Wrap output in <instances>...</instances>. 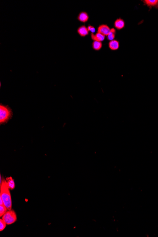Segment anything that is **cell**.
<instances>
[{
    "label": "cell",
    "mask_w": 158,
    "mask_h": 237,
    "mask_svg": "<svg viewBox=\"0 0 158 237\" xmlns=\"http://www.w3.org/2000/svg\"><path fill=\"white\" fill-rule=\"evenodd\" d=\"M6 225H7V224L4 222V220L3 219L0 220V231L1 232L4 230V229L5 228Z\"/></svg>",
    "instance_id": "cell-15"
},
{
    "label": "cell",
    "mask_w": 158,
    "mask_h": 237,
    "mask_svg": "<svg viewBox=\"0 0 158 237\" xmlns=\"http://www.w3.org/2000/svg\"><path fill=\"white\" fill-rule=\"evenodd\" d=\"M87 28L89 30V31L90 32H91V33L94 34L95 32L96 29L93 26H91V25H89V26H88Z\"/></svg>",
    "instance_id": "cell-16"
},
{
    "label": "cell",
    "mask_w": 158,
    "mask_h": 237,
    "mask_svg": "<svg viewBox=\"0 0 158 237\" xmlns=\"http://www.w3.org/2000/svg\"><path fill=\"white\" fill-rule=\"evenodd\" d=\"M8 210L7 209V207H6L4 204L0 206V216L1 217H2L3 215L7 212Z\"/></svg>",
    "instance_id": "cell-14"
},
{
    "label": "cell",
    "mask_w": 158,
    "mask_h": 237,
    "mask_svg": "<svg viewBox=\"0 0 158 237\" xmlns=\"http://www.w3.org/2000/svg\"><path fill=\"white\" fill-rule=\"evenodd\" d=\"M116 30L114 28H112L111 29V31L110 33L106 37H107V40L109 41H111L113 40H114L115 38V35H116Z\"/></svg>",
    "instance_id": "cell-12"
},
{
    "label": "cell",
    "mask_w": 158,
    "mask_h": 237,
    "mask_svg": "<svg viewBox=\"0 0 158 237\" xmlns=\"http://www.w3.org/2000/svg\"><path fill=\"white\" fill-rule=\"evenodd\" d=\"M9 190L10 189L7 185V181L3 180L1 183L0 198L3 199L4 205L7 207V209L11 210L12 207V201Z\"/></svg>",
    "instance_id": "cell-1"
},
{
    "label": "cell",
    "mask_w": 158,
    "mask_h": 237,
    "mask_svg": "<svg viewBox=\"0 0 158 237\" xmlns=\"http://www.w3.org/2000/svg\"><path fill=\"white\" fill-rule=\"evenodd\" d=\"M77 19L78 21L82 23H85L87 22L89 19V16L88 14L85 11H82L79 14Z\"/></svg>",
    "instance_id": "cell-6"
},
{
    "label": "cell",
    "mask_w": 158,
    "mask_h": 237,
    "mask_svg": "<svg viewBox=\"0 0 158 237\" xmlns=\"http://www.w3.org/2000/svg\"><path fill=\"white\" fill-rule=\"evenodd\" d=\"M7 185H8L9 188L10 189H13L15 188V183L12 177H10L7 179Z\"/></svg>",
    "instance_id": "cell-13"
},
{
    "label": "cell",
    "mask_w": 158,
    "mask_h": 237,
    "mask_svg": "<svg viewBox=\"0 0 158 237\" xmlns=\"http://www.w3.org/2000/svg\"><path fill=\"white\" fill-rule=\"evenodd\" d=\"M12 116L11 109L9 106H4L2 104L0 105V123L1 124L6 123L10 119Z\"/></svg>",
    "instance_id": "cell-2"
},
{
    "label": "cell",
    "mask_w": 158,
    "mask_h": 237,
    "mask_svg": "<svg viewBox=\"0 0 158 237\" xmlns=\"http://www.w3.org/2000/svg\"><path fill=\"white\" fill-rule=\"evenodd\" d=\"M108 47L111 50H117L119 48V42L117 40H113L109 41Z\"/></svg>",
    "instance_id": "cell-9"
},
{
    "label": "cell",
    "mask_w": 158,
    "mask_h": 237,
    "mask_svg": "<svg viewBox=\"0 0 158 237\" xmlns=\"http://www.w3.org/2000/svg\"><path fill=\"white\" fill-rule=\"evenodd\" d=\"M4 203L3 202V199H1V198H0V206L1 205H3Z\"/></svg>",
    "instance_id": "cell-17"
},
{
    "label": "cell",
    "mask_w": 158,
    "mask_h": 237,
    "mask_svg": "<svg viewBox=\"0 0 158 237\" xmlns=\"http://www.w3.org/2000/svg\"><path fill=\"white\" fill-rule=\"evenodd\" d=\"M2 219L6 223L7 225H11L16 221V214L13 210H8L7 212L3 215Z\"/></svg>",
    "instance_id": "cell-3"
},
{
    "label": "cell",
    "mask_w": 158,
    "mask_h": 237,
    "mask_svg": "<svg viewBox=\"0 0 158 237\" xmlns=\"http://www.w3.org/2000/svg\"><path fill=\"white\" fill-rule=\"evenodd\" d=\"M77 33L80 37H85L89 35V31L87 27L85 25H82L77 29Z\"/></svg>",
    "instance_id": "cell-5"
},
{
    "label": "cell",
    "mask_w": 158,
    "mask_h": 237,
    "mask_svg": "<svg viewBox=\"0 0 158 237\" xmlns=\"http://www.w3.org/2000/svg\"><path fill=\"white\" fill-rule=\"evenodd\" d=\"M102 42L98 41H93L92 44L93 49L96 51L100 50L102 48Z\"/></svg>",
    "instance_id": "cell-11"
},
{
    "label": "cell",
    "mask_w": 158,
    "mask_h": 237,
    "mask_svg": "<svg viewBox=\"0 0 158 237\" xmlns=\"http://www.w3.org/2000/svg\"><path fill=\"white\" fill-rule=\"evenodd\" d=\"M114 26L115 28H116L118 30L122 29L125 26V21L123 19H121V18L117 19L114 21Z\"/></svg>",
    "instance_id": "cell-8"
},
{
    "label": "cell",
    "mask_w": 158,
    "mask_h": 237,
    "mask_svg": "<svg viewBox=\"0 0 158 237\" xmlns=\"http://www.w3.org/2000/svg\"><path fill=\"white\" fill-rule=\"evenodd\" d=\"M143 3L148 7H154L158 4V0H145Z\"/></svg>",
    "instance_id": "cell-10"
},
{
    "label": "cell",
    "mask_w": 158,
    "mask_h": 237,
    "mask_svg": "<svg viewBox=\"0 0 158 237\" xmlns=\"http://www.w3.org/2000/svg\"><path fill=\"white\" fill-rule=\"evenodd\" d=\"M110 28L106 24L100 25L98 26V32L103 35L105 36H107L110 33Z\"/></svg>",
    "instance_id": "cell-4"
},
{
    "label": "cell",
    "mask_w": 158,
    "mask_h": 237,
    "mask_svg": "<svg viewBox=\"0 0 158 237\" xmlns=\"http://www.w3.org/2000/svg\"><path fill=\"white\" fill-rule=\"evenodd\" d=\"M105 37L106 36L98 32H97L95 34H92V33L91 34V39L94 41H98V42H102V41H103L105 40Z\"/></svg>",
    "instance_id": "cell-7"
}]
</instances>
